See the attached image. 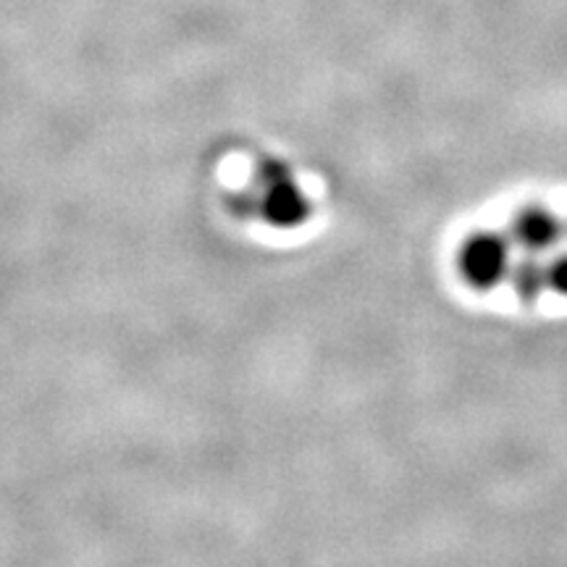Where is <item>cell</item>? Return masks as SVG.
<instances>
[{"label":"cell","instance_id":"3957f363","mask_svg":"<svg viewBox=\"0 0 567 567\" xmlns=\"http://www.w3.org/2000/svg\"><path fill=\"white\" fill-rule=\"evenodd\" d=\"M559 226L549 213L528 210L517 218V237L530 247H547L557 239Z\"/></svg>","mask_w":567,"mask_h":567},{"label":"cell","instance_id":"6da1fadb","mask_svg":"<svg viewBox=\"0 0 567 567\" xmlns=\"http://www.w3.org/2000/svg\"><path fill=\"white\" fill-rule=\"evenodd\" d=\"M258 213L279 229H292L308 218L310 205L279 161H264L258 166Z\"/></svg>","mask_w":567,"mask_h":567},{"label":"cell","instance_id":"277c9868","mask_svg":"<svg viewBox=\"0 0 567 567\" xmlns=\"http://www.w3.org/2000/svg\"><path fill=\"white\" fill-rule=\"evenodd\" d=\"M517 284H520L523 295H534L538 289V274L534 268H523L520 276H517Z\"/></svg>","mask_w":567,"mask_h":567},{"label":"cell","instance_id":"5b68a950","mask_svg":"<svg viewBox=\"0 0 567 567\" xmlns=\"http://www.w3.org/2000/svg\"><path fill=\"white\" fill-rule=\"evenodd\" d=\"M551 284H555L559 292L567 295V258L551 268Z\"/></svg>","mask_w":567,"mask_h":567},{"label":"cell","instance_id":"7a4b0ae2","mask_svg":"<svg viewBox=\"0 0 567 567\" xmlns=\"http://www.w3.org/2000/svg\"><path fill=\"white\" fill-rule=\"evenodd\" d=\"M507 250L496 237H473L460 255L463 276L476 287H488L505 274Z\"/></svg>","mask_w":567,"mask_h":567}]
</instances>
